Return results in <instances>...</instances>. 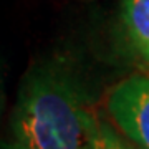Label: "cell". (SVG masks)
Masks as SVG:
<instances>
[{"label": "cell", "mask_w": 149, "mask_h": 149, "mask_svg": "<svg viewBox=\"0 0 149 149\" xmlns=\"http://www.w3.org/2000/svg\"><path fill=\"white\" fill-rule=\"evenodd\" d=\"M3 149H22V148H18L15 143H8V144H5V146H3Z\"/></svg>", "instance_id": "cell-5"}, {"label": "cell", "mask_w": 149, "mask_h": 149, "mask_svg": "<svg viewBox=\"0 0 149 149\" xmlns=\"http://www.w3.org/2000/svg\"><path fill=\"white\" fill-rule=\"evenodd\" d=\"M121 20L129 43L149 61V0H123Z\"/></svg>", "instance_id": "cell-3"}, {"label": "cell", "mask_w": 149, "mask_h": 149, "mask_svg": "<svg viewBox=\"0 0 149 149\" xmlns=\"http://www.w3.org/2000/svg\"><path fill=\"white\" fill-rule=\"evenodd\" d=\"M95 149H133L121 134L103 119H98L95 131Z\"/></svg>", "instance_id": "cell-4"}, {"label": "cell", "mask_w": 149, "mask_h": 149, "mask_svg": "<svg viewBox=\"0 0 149 149\" xmlns=\"http://www.w3.org/2000/svg\"><path fill=\"white\" fill-rule=\"evenodd\" d=\"M106 106L119 131L141 149H149V76L119 81L109 91Z\"/></svg>", "instance_id": "cell-2"}, {"label": "cell", "mask_w": 149, "mask_h": 149, "mask_svg": "<svg viewBox=\"0 0 149 149\" xmlns=\"http://www.w3.org/2000/svg\"><path fill=\"white\" fill-rule=\"evenodd\" d=\"M96 123L76 83L45 68L22 85L12 134L22 149H95Z\"/></svg>", "instance_id": "cell-1"}]
</instances>
